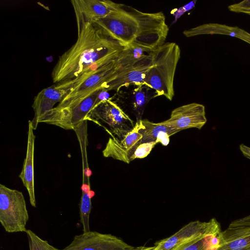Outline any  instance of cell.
<instances>
[{
  "label": "cell",
  "instance_id": "obj_27",
  "mask_svg": "<svg viewBox=\"0 0 250 250\" xmlns=\"http://www.w3.org/2000/svg\"><path fill=\"white\" fill-rule=\"evenodd\" d=\"M238 38L250 44V34L242 29L239 33Z\"/></svg>",
  "mask_w": 250,
  "mask_h": 250
},
{
  "label": "cell",
  "instance_id": "obj_21",
  "mask_svg": "<svg viewBox=\"0 0 250 250\" xmlns=\"http://www.w3.org/2000/svg\"><path fill=\"white\" fill-rule=\"evenodd\" d=\"M219 245V234H211L186 242L170 250H217Z\"/></svg>",
  "mask_w": 250,
  "mask_h": 250
},
{
  "label": "cell",
  "instance_id": "obj_4",
  "mask_svg": "<svg viewBox=\"0 0 250 250\" xmlns=\"http://www.w3.org/2000/svg\"><path fill=\"white\" fill-rule=\"evenodd\" d=\"M117 68L116 60L109 62H101L91 67L76 79L57 84V86L65 90L67 93L58 104L62 106L79 101L105 85L116 74Z\"/></svg>",
  "mask_w": 250,
  "mask_h": 250
},
{
  "label": "cell",
  "instance_id": "obj_5",
  "mask_svg": "<svg viewBox=\"0 0 250 250\" xmlns=\"http://www.w3.org/2000/svg\"><path fill=\"white\" fill-rule=\"evenodd\" d=\"M85 120L102 127L112 138L118 140L123 139L135 125V122L110 98L96 105Z\"/></svg>",
  "mask_w": 250,
  "mask_h": 250
},
{
  "label": "cell",
  "instance_id": "obj_19",
  "mask_svg": "<svg viewBox=\"0 0 250 250\" xmlns=\"http://www.w3.org/2000/svg\"><path fill=\"white\" fill-rule=\"evenodd\" d=\"M241 28L219 23H205L183 32L186 37L205 34H221L238 38Z\"/></svg>",
  "mask_w": 250,
  "mask_h": 250
},
{
  "label": "cell",
  "instance_id": "obj_3",
  "mask_svg": "<svg viewBox=\"0 0 250 250\" xmlns=\"http://www.w3.org/2000/svg\"><path fill=\"white\" fill-rule=\"evenodd\" d=\"M180 56V48L175 42H165L153 52L144 85L154 90L157 97L164 96L170 101L174 97V79Z\"/></svg>",
  "mask_w": 250,
  "mask_h": 250
},
{
  "label": "cell",
  "instance_id": "obj_22",
  "mask_svg": "<svg viewBox=\"0 0 250 250\" xmlns=\"http://www.w3.org/2000/svg\"><path fill=\"white\" fill-rule=\"evenodd\" d=\"M80 207V221L83 226V232L90 231L89 216L92 208L90 191H82Z\"/></svg>",
  "mask_w": 250,
  "mask_h": 250
},
{
  "label": "cell",
  "instance_id": "obj_12",
  "mask_svg": "<svg viewBox=\"0 0 250 250\" xmlns=\"http://www.w3.org/2000/svg\"><path fill=\"white\" fill-rule=\"evenodd\" d=\"M142 137L135 123L134 128L122 140L109 138L103 154L105 157H111L129 164L136 148L141 144Z\"/></svg>",
  "mask_w": 250,
  "mask_h": 250
},
{
  "label": "cell",
  "instance_id": "obj_14",
  "mask_svg": "<svg viewBox=\"0 0 250 250\" xmlns=\"http://www.w3.org/2000/svg\"><path fill=\"white\" fill-rule=\"evenodd\" d=\"M67 92L53 85L45 88L35 97L32 107L34 115L31 121L33 128L36 129L39 119L46 113L54 108V106L60 103Z\"/></svg>",
  "mask_w": 250,
  "mask_h": 250
},
{
  "label": "cell",
  "instance_id": "obj_20",
  "mask_svg": "<svg viewBox=\"0 0 250 250\" xmlns=\"http://www.w3.org/2000/svg\"><path fill=\"white\" fill-rule=\"evenodd\" d=\"M150 89L145 85H140L137 86L132 92L131 110L135 117L136 123L142 120L145 108L148 102L157 97L156 93L151 91Z\"/></svg>",
  "mask_w": 250,
  "mask_h": 250
},
{
  "label": "cell",
  "instance_id": "obj_25",
  "mask_svg": "<svg viewBox=\"0 0 250 250\" xmlns=\"http://www.w3.org/2000/svg\"><path fill=\"white\" fill-rule=\"evenodd\" d=\"M196 0H193L188 4L179 7L172 9L170 13L174 17V20L172 24L175 23L178 19H179L184 13L192 9L194 7Z\"/></svg>",
  "mask_w": 250,
  "mask_h": 250
},
{
  "label": "cell",
  "instance_id": "obj_9",
  "mask_svg": "<svg viewBox=\"0 0 250 250\" xmlns=\"http://www.w3.org/2000/svg\"><path fill=\"white\" fill-rule=\"evenodd\" d=\"M133 248L116 236L90 231L75 236L69 245L60 250H131Z\"/></svg>",
  "mask_w": 250,
  "mask_h": 250
},
{
  "label": "cell",
  "instance_id": "obj_29",
  "mask_svg": "<svg viewBox=\"0 0 250 250\" xmlns=\"http://www.w3.org/2000/svg\"><path fill=\"white\" fill-rule=\"evenodd\" d=\"M155 247H146V246H139L137 247H133L131 250H154Z\"/></svg>",
  "mask_w": 250,
  "mask_h": 250
},
{
  "label": "cell",
  "instance_id": "obj_6",
  "mask_svg": "<svg viewBox=\"0 0 250 250\" xmlns=\"http://www.w3.org/2000/svg\"><path fill=\"white\" fill-rule=\"evenodd\" d=\"M100 88L79 101L62 106L57 105L39 120L67 130H74L83 121L91 109L96 105Z\"/></svg>",
  "mask_w": 250,
  "mask_h": 250
},
{
  "label": "cell",
  "instance_id": "obj_2",
  "mask_svg": "<svg viewBox=\"0 0 250 250\" xmlns=\"http://www.w3.org/2000/svg\"><path fill=\"white\" fill-rule=\"evenodd\" d=\"M94 23L124 46L134 44L152 51L165 43L169 30L163 12L145 13L121 3Z\"/></svg>",
  "mask_w": 250,
  "mask_h": 250
},
{
  "label": "cell",
  "instance_id": "obj_28",
  "mask_svg": "<svg viewBox=\"0 0 250 250\" xmlns=\"http://www.w3.org/2000/svg\"><path fill=\"white\" fill-rule=\"evenodd\" d=\"M239 149L242 154L247 158L250 160V147H249L243 144L239 146Z\"/></svg>",
  "mask_w": 250,
  "mask_h": 250
},
{
  "label": "cell",
  "instance_id": "obj_23",
  "mask_svg": "<svg viewBox=\"0 0 250 250\" xmlns=\"http://www.w3.org/2000/svg\"><path fill=\"white\" fill-rule=\"evenodd\" d=\"M30 250H60L50 245L30 229L26 231Z\"/></svg>",
  "mask_w": 250,
  "mask_h": 250
},
{
  "label": "cell",
  "instance_id": "obj_30",
  "mask_svg": "<svg viewBox=\"0 0 250 250\" xmlns=\"http://www.w3.org/2000/svg\"><path fill=\"white\" fill-rule=\"evenodd\" d=\"M237 12L244 13L250 15V8L241 9L239 10Z\"/></svg>",
  "mask_w": 250,
  "mask_h": 250
},
{
  "label": "cell",
  "instance_id": "obj_10",
  "mask_svg": "<svg viewBox=\"0 0 250 250\" xmlns=\"http://www.w3.org/2000/svg\"><path fill=\"white\" fill-rule=\"evenodd\" d=\"M207 122L205 106L193 103L175 108L170 118L163 122L176 133L190 128L200 129Z\"/></svg>",
  "mask_w": 250,
  "mask_h": 250
},
{
  "label": "cell",
  "instance_id": "obj_13",
  "mask_svg": "<svg viewBox=\"0 0 250 250\" xmlns=\"http://www.w3.org/2000/svg\"><path fill=\"white\" fill-rule=\"evenodd\" d=\"M152 53L134 66L117 71L115 76L105 84L106 89L108 91L116 90L118 92L121 87L128 86L130 84L136 86L144 85L147 71L152 63Z\"/></svg>",
  "mask_w": 250,
  "mask_h": 250
},
{
  "label": "cell",
  "instance_id": "obj_8",
  "mask_svg": "<svg viewBox=\"0 0 250 250\" xmlns=\"http://www.w3.org/2000/svg\"><path fill=\"white\" fill-rule=\"evenodd\" d=\"M221 231L220 224L215 218L208 222L192 221L173 235L156 242L154 250H170L189 241L206 235H217Z\"/></svg>",
  "mask_w": 250,
  "mask_h": 250
},
{
  "label": "cell",
  "instance_id": "obj_1",
  "mask_svg": "<svg viewBox=\"0 0 250 250\" xmlns=\"http://www.w3.org/2000/svg\"><path fill=\"white\" fill-rule=\"evenodd\" d=\"M124 45L95 23L78 31L75 43L59 57L51 76L57 84L74 80L93 65L116 60Z\"/></svg>",
  "mask_w": 250,
  "mask_h": 250
},
{
  "label": "cell",
  "instance_id": "obj_26",
  "mask_svg": "<svg viewBox=\"0 0 250 250\" xmlns=\"http://www.w3.org/2000/svg\"><path fill=\"white\" fill-rule=\"evenodd\" d=\"M250 226V214L231 222L229 226Z\"/></svg>",
  "mask_w": 250,
  "mask_h": 250
},
{
  "label": "cell",
  "instance_id": "obj_7",
  "mask_svg": "<svg viewBox=\"0 0 250 250\" xmlns=\"http://www.w3.org/2000/svg\"><path fill=\"white\" fill-rule=\"evenodd\" d=\"M29 219L22 193L0 185V222L6 232H25Z\"/></svg>",
  "mask_w": 250,
  "mask_h": 250
},
{
  "label": "cell",
  "instance_id": "obj_15",
  "mask_svg": "<svg viewBox=\"0 0 250 250\" xmlns=\"http://www.w3.org/2000/svg\"><path fill=\"white\" fill-rule=\"evenodd\" d=\"M31 121L29 120L26 156L19 177L28 191L30 204L32 207L36 208L34 172V153L36 136Z\"/></svg>",
  "mask_w": 250,
  "mask_h": 250
},
{
  "label": "cell",
  "instance_id": "obj_16",
  "mask_svg": "<svg viewBox=\"0 0 250 250\" xmlns=\"http://www.w3.org/2000/svg\"><path fill=\"white\" fill-rule=\"evenodd\" d=\"M219 237L217 250H250V226H229Z\"/></svg>",
  "mask_w": 250,
  "mask_h": 250
},
{
  "label": "cell",
  "instance_id": "obj_11",
  "mask_svg": "<svg viewBox=\"0 0 250 250\" xmlns=\"http://www.w3.org/2000/svg\"><path fill=\"white\" fill-rule=\"evenodd\" d=\"M78 31L88 23L104 18L118 7L119 3L106 0H72Z\"/></svg>",
  "mask_w": 250,
  "mask_h": 250
},
{
  "label": "cell",
  "instance_id": "obj_17",
  "mask_svg": "<svg viewBox=\"0 0 250 250\" xmlns=\"http://www.w3.org/2000/svg\"><path fill=\"white\" fill-rule=\"evenodd\" d=\"M136 124L143 136L141 144L155 142L166 146L169 144L170 136L176 133L163 122L154 123L147 119H142Z\"/></svg>",
  "mask_w": 250,
  "mask_h": 250
},
{
  "label": "cell",
  "instance_id": "obj_24",
  "mask_svg": "<svg viewBox=\"0 0 250 250\" xmlns=\"http://www.w3.org/2000/svg\"><path fill=\"white\" fill-rule=\"evenodd\" d=\"M157 143L155 142L140 144L136 148L131 158V161L135 159H142L146 157Z\"/></svg>",
  "mask_w": 250,
  "mask_h": 250
},
{
  "label": "cell",
  "instance_id": "obj_18",
  "mask_svg": "<svg viewBox=\"0 0 250 250\" xmlns=\"http://www.w3.org/2000/svg\"><path fill=\"white\" fill-rule=\"evenodd\" d=\"M153 51L134 44L125 45L116 59L117 71L134 66Z\"/></svg>",
  "mask_w": 250,
  "mask_h": 250
}]
</instances>
